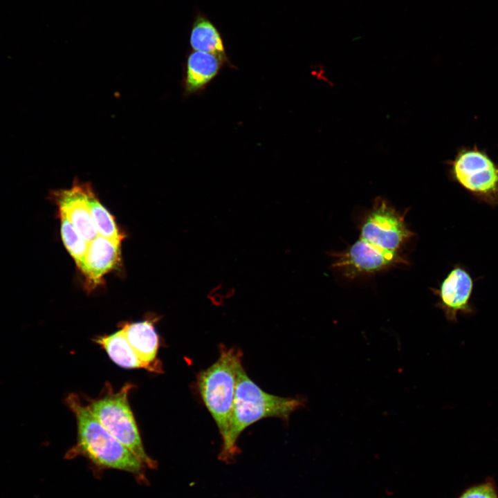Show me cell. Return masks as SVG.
Listing matches in <instances>:
<instances>
[{
  "mask_svg": "<svg viewBox=\"0 0 498 498\" xmlns=\"http://www.w3.org/2000/svg\"><path fill=\"white\" fill-rule=\"evenodd\" d=\"M304 405V399L266 392L248 376L241 365L238 370L230 428L227 438L222 441L219 460L227 464L235 461L239 454L238 439L249 426L269 417L287 421Z\"/></svg>",
  "mask_w": 498,
  "mask_h": 498,
  "instance_id": "1",
  "label": "cell"
},
{
  "mask_svg": "<svg viewBox=\"0 0 498 498\" xmlns=\"http://www.w3.org/2000/svg\"><path fill=\"white\" fill-rule=\"evenodd\" d=\"M66 403L77 421V452L100 467L133 474L142 472V462L102 425L77 396L69 394Z\"/></svg>",
  "mask_w": 498,
  "mask_h": 498,
  "instance_id": "2",
  "label": "cell"
},
{
  "mask_svg": "<svg viewBox=\"0 0 498 498\" xmlns=\"http://www.w3.org/2000/svg\"><path fill=\"white\" fill-rule=\"evenodd\" d=\"M219 350L218 359L198 374L197 387L223 441L230 428L238 370L242 365V353L238 349L223 345Z\"/></svg>",
  "mask_w": 498,
  "mask_h": 498,
  "instance_id": "3",
  "label": "cell"
},
{
  "mask_svg": "<svg viewBox=\"0 0 498 498\" xmlns=\"http://www.w3.org/2000/svg\"><path fill=\"white\" fill-rule=\"evenodd\" d=\"M450 178L479 202L498 205V162L477 145L462 146L448 162Z\"/></svg>",
  "mask_w": 498,
  "mask_h": 498,
  "instance_id": "4",
  "label": "cell"
},
{
  "mask_svg": "<svg viewBox=\"0 0 498 498\" xmlns=\"http://www.w3.org/2000/svg\"><path fill=\"white\" fill-rule=\"evenodd\" d=\"M132 385L126 384L116 393L111 391L92 400L87 407L102 425L127 446L144 465L154 466L147 454L130 408L128 394Z\"/></svg>",
  "mask_w": 498,
  "mask_h": 498,
  "instance_id": "5",
  "label": "cell"
},
{
  "mask_svg": "<svg viewBox=\"0 0 498 498\" xmlns=\"http://www.w3.org/2000/svg\"><path fill=\"white\" fill-rule=\"evenodd\" d=\"M414 234L404 216L382 199H377L360 229V238L385 250L397 252Z\"/></svg>",
  "mask_w": 498,
  "mask_h": 498,
  "instance_id": "6",
  "label": "cell"
},
{
  "mask_svg": "<svg viewBox=\"0 0 498 498\" xmlns=\"http://www.w3.org/2000/svg\"><path fill=\"white\" fill-rule=\"evenodd\" d=\"M475 279L461 264H456L441 282L435 293L439 298L437 306L444 313L447 320L457 321L458 313L472 315L475 308L471 303Z\"/></svg>",
  "mask_w": 498,
  "mask_h": 498,
  "instance_id": "7",
  "label": "cell"
},
{
  "mask_svg": "<svg viewBox=\"0 0 498 498\" xmlns=\"http://www.w3.org/2000/svg\"><path fill=\"white\" fill-rule=\"evenodd\" d=\"M337 257L333 266L343 268L349 273H373L407 261L397 252L380 248L360 238Z\"/></svg>",
  "mask_w": 498,
  "mask_h": 498,
  "instance_id": "8",
  "label": "cell"
},
{
  "mask_svg": "<svg viewBox=\"0 0 498 498\" xmlns=\"http://www.w3.org/2000/svg\"><path fill=\"white\" fill-rule=\"evenodd\" d=\"M89 185L75 182L68 190L55 192L59 214L66 216L89 243L98 234L87 204Z\"/></svg>",
  "mask_w": 498,
  "mask_h": 498,
  "instance_id": "9",
  "label": "cell"
},
{
  "mask_svg": "<svg viewBox=\"0 0 498 498\" xmlns=\"http://www.w3.org/2000/svg\"><path fill=\"white\" fill-rule=\"evenodd\" d=\"M120 243L98 235L89 243L82 272L87 283L95 286L120 260Z\"/></svg>",
  "mask_w": 498,
  "mask_h": 498,
  "instance_id": "10",
  "label": "cell"
},
{
  "mask_svg": "<svg viewBox=\"0 0 498 498\" xmlns=\"http://www.w3.org/2000/svg\"><path fill=\"white\" fill-rule=\"evenodd\" d=\"M220 57L203 51H192L186 65L185 90L192 94L203 90L219 73L223 63Z\"/></svg>",
  "mask_w": 498,
  "mask_h": 498,
  "instance_id": "11",
  "label": "cell"
},
{
  "mask_svg": "<svg viewBox=\"0 0 498 498\" xmlns=\"http://www.w3.org/2000/svg\"><path fill=\"white\" fill-rule=\"evenodd\" d=\"M122 329L140 359L156 371L153 362L156 360L159 340L152 322L149 320L134 322L127 324Z\"/></svg>",
  "mask_w": 498,
  "mask_h": 498,
  "instance_id": "12",
  "label": "cell"
},
{
  "mask_svg": "<svg viewBox=\"0 0 498 498\" xmlns=\"http://www.w3.org/2000/svg\"><path fill=\"white\" fill-rule=\"evenodd\" d=\"M190 43L195 50L216 55L228 62L220 33L212 22L201 13L196 15L193 22Z\"/></svg>",
  "mask_w": 498,
  "mask_h": 498,
  "instance_id": "13",
  "label": "cell"
},
{
  "mask_svg": "<svg viewBox=\"0 0 498 498\" xmlns=\"http://www.w3.org/2000/svg\"><path fill=\"white\" fill-rule=\"evenodd\" d=\"M95 342L106 351L116 364L122 367L143 368L154 371L152 367L143 362L137 356L128 342L122 329L113 334L99 337L95 339Z\"/></svg>",
  "mask_w": 498,
  "mask_h": 498,
  "instance_id": "14",
  "label": "cell"
},
{
  "mask_svg": "<svg viewBox=\"0 0 498 498\" xmlns=\"http://www.w3.org/2000/svg\"><path fill=\"white\" fill-rule=\"evenodd\" d=\"M87 204L98 234L120 243L122 237L113 216L98 201L90 186L87 191Z\"/></svg>",
  "mask_w": 498,
  "mask_h": 498,
  "instance_id": "15",
  "label": "cell"
},
{
  "mask_svg": "<svg viewBox=\"0 0 498 498\" xmlns=\"http://www.w3.org/2000/svg\"><path fill=\"white\" fill-rule=\"evenodd\" d=\"M61 237L66 250L82 270L87 252L89 242L82 237L69 220L59 214Z\"/></svg>",
  "mask_w": 498,
  "mask_h": 498,
  "instance_id": "16",
  "label": "cell"
},
{
  "mask_svg": "<svg viewBox=\"0 0 498 498\" xmlns=\"http://www.w3.org/2000/svg\"><path fill=\"white\" fill-rule=\"evenodd\" d=\"M457 498H498L496 484L492 478L467 488Z\"/></svg>",
  "mask_w": 498,
  "mask_h": 498,
  "instance_id": "17",
  "label": "cell"
}]
</instances>
